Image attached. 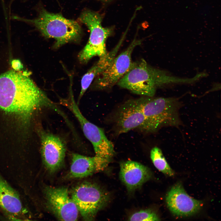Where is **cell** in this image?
I'll list each match as a JSON object with an SVG mask.
<instances>
[{
  "mask_svg": "<svg viewBox=\"0 0 221 221\" xmlns=\"http://www.w3.org/2000/svg\"><path fill=\"white\" fill-rule=\"evenodd\" d=\"M137 99L145 117L140 130L152 133L164 127L181 124L179 110L182 105L179 99L144 96Z\"/></svg>",
  "mask_w": 221,
  "mask_h": 221,
  "instance_id": "obj_4",
  "label": "cell"
},
{
  "mask_svg": "<svg viewBox=\"0 0 221 221\" xmlns=\"http://www.w3.org/2000/svg\"><path fill=\"white\" fill-rule=\"evenodd\" d=\"M191 81V78L173 76L164 70L150 66L142 59L134 62L130 70L117 84L134 94L153 97L159 88L173 84H190Z\"/></svg>",
  "mask_w": 221,
  "mask_h": 221,
  "instance_id": "obj_2",
  "label": "cell"
},
{
  "mask_svg": "<svg viewBox=\"0 0 221 221\" xmlns=\"http://www.w3.org/2000/svg\"><path fill=\"white\" fill-rule=\"evenodd\" d=\"M11 64L12 68L16 71L19 72L23 68L22 64L19 60H13L11 61Z\"/></svg>",
  "mask_w": 221,
  "mask_h": 221,
  "instance_id": "obj_19",
  "label": "cell"
},
{
  "mask_svg": "<svg viewBox=\"0 0 221 221\" xmlns=\"http://www.w3.org/2000/svg\"><path fill=\"white\" fill-rule=\"evenodd\" d=\"M167 207L174 215L179 217L189 216L197 213L203 205L201 201L189 196L180 183L174 185L165 197Z\"/></svg>",
  "mask_w": 221,
  "mask_h": 221,
  "instance_id": "obj_11",
  "label": "cell"
},
{
  "mask_svg": "<svg viewBox=\"0 0 221 221\" xmlns=\"http://www.w3.org/2000/svg\"><path fill=\"white\" fill-rule=\"evenodd\" d=\"M102 17L97 12L86 9L79 17V21L85 25L90 31L88 41L78 55L79 60L82 63L87 62L95 56H103L107 52L106 42L112 34L113 29L112 27L103 26Z\"/></svg>",
  "mask_w": 221,
  "mask_h": 221,
  "instance_id": "obj_5",
  "label": "cell"
},
{
  "mask_svg": "<svg viewBox=\"0 0 221 221\" xmlns=\"http://www.w3.org/2000/svg\"><path fill=\"white\" fill-rule=\"evenodd\" d=\"M124 35L115 47L104 56L99 57L98 61L84 75L81 80V90L78 103L90 86L93 79L97 77L111 64L116 56L123 43Z\"/></svg>",
  "mask_w": 221,
  "mask_h": 221,
  "instance_id": "obj_16",
  "label": "cell"
},
{
  "mask_svg": "<svg viewBox=\"0 0 221 221\" xmlns=\"http://www.w3.org/2000/svg\"><path fill=\"white\" fill-rule=\"evenodd\" d=\"M160 219L157 214L150 209L142 210L135 212L129 218V221H154Z\"/></svg>",
  "mask_w": 221,
  "mask_h": 221,
  "instance_id": "obj_18",
  "label": "cell"
},
{
  "mask_svg": "<svg viewBox=\"0 0 221 221\" xmlns=\"http://www.w3.org/2000/svg\"><path fill=\"white\" fill-rule=\"evenodd\" d=\"M150 158L155 167L160 171L169 176H173L175 173L169 165L161 150L157 147L153 148L150 153Z\"/></svg>",
  "mask_w": 221,
  "mask_h": 221,
  "instance_id": "obj_17",
  "label": "cell"
},
{
  "mask_svg": "<svg viewBox=\"0 0 221 221\" xmlns=\"http://www.w3.org/2000/svg\"><path fill=\"white\" fill-rule=\"evenodd\" d=\"M37 17L28 19L12 15L11 19L30 25L38 31L45 37L55 39V48L72 42H78L83 34L82 29L76 21L67 19L60 13L48 11L41 4L36 7Z\"/></svg>",
  "mask_w": 221,
  "mask_h": 221,
  "instance_id": "obj_3",
  "label": "cell"
},
{
  "mask_svg": "<svg viewBox=\"0 0 221 221\" xmlns=\"http://www.w3.org/2000/svg\"><path fill=\"white\" fill-rule=\"evenodd\" d=\"M72 160L69 176L77 178L87 177L103 170L110 161L96 156L89 157L76 153L72 154Z\"/></svg>",
  "mask_w": 221,
  "mask_h": 221,
  "instance_id": "obj_14",
  "label": "cell"
},
{
  "mask_svg": "<svg viewBox=\"0 0 221 221\" xmlns=\"http://www.w3.org/2000/svg\"><path fill=\"white\" fill-rule=\"evenodd\" d=\"M145 117L137 99L128 100L121 105L115 115L116 133L119 134L136 128L143 124Z\"/></svg>",
  "mask_w": 221,
  "mask_h": 221,
  "instance_id": "obj_12",
  "label": "cell"
},
{
  "mask_svg": "<svg viewBox=\"0 0 221 221\" xmlns=\"http://www.w3.org/2000/svg\"><path fill=\"white\" fill-rule=\"evenodd\" d=\"M16 0H10V3L9 4V7H10V6L11 5V4L12 3V2L14 1H16ZM19 1L22 2H25V1H28V0H19Z\"/></svg>",
  "mask_w": 221,
  "mask_h": 221,
  "instance_id": "obj_20",
  "label": "cell"
},
{
  "mask_svg": "<svg viewBox=\"0 0 221 221\" xmlns=\"http://www.w3.org/2000/svg\"><path fill=\"white\" fill-rule=\"evenodd\" d=\"M42 160L47 169L51 173L59 169L63 165L66 147L61 138L42 129L38 130Z\"/></svg>",
  "mask_w": 221,
  "mask_h": 221,
  "instance_id": "obj_10",
  "label": "cell"
},
{
  "mask_svg": "<svg viewBox=\"0 0 221 221\" xmlns=\"http://www.w3.org/2000/svg\"><path fill=\"white\" fill-rule=\"evenodd\" d=\"M108 193L97 185L84 182L73 189L71 197L83 219L92 220L109 200Z\"/></svg>",
  "mask_w": 221,
  "mask_h": 221,
  "instance_id": "obj_6",
  "label": "cell"
},
{
  "mask_svg": "<svg viewBox=\"0 0 221 221\" xmlns=\"http://www.w3.org/2000/svg\"><path fill=\"white\" fill-rule=\"evenodd\" d=\"M44 193L48 206L57 219L62 221L77 220L79 211L67 188L47 186Z\"/></svg>",
  "mask_w": 221,
  "mask_h": 221,
  "instance_id": "obj_9",
  "label": "cell"
},
{
  "mask_svg": "<svg viewBox=\"0 0 221 221\" xmlns=\"http://www.w3.org/2000/svg\"><path fill=\"white\" fill-rule=\"evenodd\" d=\"M152 174L148 167L138 162L127 161L120 164V179L130 192L140 188L150 179Z\"/></svg>",
  "mask_w": 221,
  "mask_h": 221,
  "instance_id": "obj_13",
  "label": "cell"
},
{
  "mask_svg": "<svg viewBox=\"0 0 221 221\" xmlns=\"http://www.w3.org/2000/svg\"><path fill=\"white\" fill-rule=\"evenodd\" d=\"M42 108L63 113L27 75L13 70L0 75L1 110L27 119Z\"/></svg>",
  "mask_w": 221,
  "mask_h": 221,
  "instance_id": "obj_1",
  "label": "cell"
},
{
  "mask_svg": "<svg viewBox=\"0 0 221 221\" xmlns=\"http://www.w3.org/2000/svg\"><path fill=\"white\" fill-rule=\"evenodd\" d=\"M100 0L106 2V1H110V0Z\"/></svg>",
  "mask_w": 221,
  "mask_h": 221,
  "instance_id": "obj_21",
  "label": "cell"
},
{
  "mask_svg": "<svg viewBox=\"0 0 221 221\" xmlns=\"http://www.w3.org/2000/svg\"><path fill=\"white\" fill-rule=\"evenodd\" d=\"M68 108L77 119L84 135L92 145L95 156L110 161L115 153L114 146L103 130L88 121L76 103L70 104Z\"/></svg>",
  "mask_w": 221,
  "mask_h": 221,
  "instance_id": "obj_8",
  "label": "cell"
},
{
  "mask_svg": "<svg viewBox=\"0 0 221 221\" xmlns=\"http://www.w3.org/2000/svg\"><path fill=\"white\" fill-rule=\"evenodd\" d=\"M0 208L11 216H19L24 211L19 194L0 175Z\"/></svg>",
  "mask_w": 221,
  "mask_h": 221,
  "instance_id": "obj_15",
  "label": "cell"
},
{
  "mask_svg": "<svg viewBox=\"0 0 221 221\" xmlns=\"http://www.w3.org/2000/svg\"><path fill=\"white\" fill-rule=\"evenodd\" d=\"M141 43L140 40L134 39L124 51L116 56L110 65L96 77L94 87L99 89H106L117 83L133 66L134 62L132 60V53Z\"/></svg>",
  "mask_w": 221,
  "mask_h": 221,
  "instance_id": "obj_7",
  "label": "cell"
}]
</instances>
